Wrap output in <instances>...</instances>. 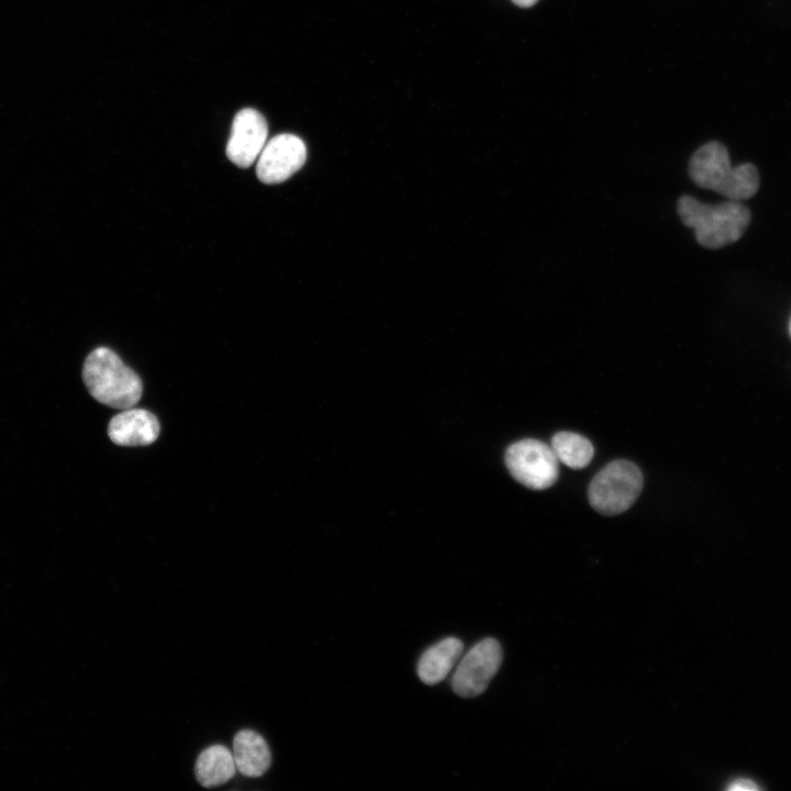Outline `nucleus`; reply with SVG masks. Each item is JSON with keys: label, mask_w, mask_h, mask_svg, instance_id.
<instances>
[{"label": "nucleus", "mask_w": 791, "mask_h": 791, "mask_svg": "<svg viewBox=\"0 0 791 791\" xmlns=\"http://www.w3.org/2000/svg\"><path fill=\"white\" fill-rule=\"evenodd\" d=\"M267 134V122L260 112L252 108L238 111L232 123L226 156L238 167H249L261 153Z\"/></svg>", "instance_id": "obj_8"}, {"label": "nucleus", "mask_w": 791, "mask_h": 791, "mask_svg": "<svg viewBox=\"0 0 791 791\" xmlns=\"http://www.w3.org/2000/svg\"><path fill=\"white\" fill-rule=\"evenodd\" d=\"M82 379L97 401L114 409L132 408L142 396L138 375L108 347H98L87 356Z\"/></svg>", "instance_id": "obj_3"}, {"label": "nucleus", "mask_w": 791, "mask_h": 791, "mask_svg": "<svg viewBox=\"0 0 791 791\" xmlns=\"http://www.w3.org/2000/svg\"><path fill=\"white\" fill-rule=\"evenodd\" d=\"M789 328H790V334H791V319H790V325H789Z\"/></svg>", "instance_id": "obj_16"}, {"label": "nucleus", "mask_w": 791, "mask_h": 791, "mask_svg": "<svg viewBox=\"0 0 791 791\" xmlns=\"http://www.w3.org/2000/svg\"><path fill=\"white\" fill-rule=\"evenodd\" d=\"M307 159L303 141L289 133L268 141L258 156L256 174L265 183H279L298 171Z\"/></svg>", "instance_id": "obj_7"}, {"label": "nucleus", "mask_w": 791, "mask_h": 791, "mask_svg": "<svg viewBox=\"0 0 791 791\" xmlns=\"http://www.w3.org/2000/svg\"><path fill=\"white\" fill-rule=\"evenodd\" d=\"M464 645L457 637H446L428 647L417 662V676L426 684L444 680L458 662Z\"/></svg>", "instance_id": "obj_11"}, {"label": "nucleus", "mask_w": 791, "mask_h": 791, "mask_svg": "<svg viewBox=\"0 0 791 791\" xmlns=\"http://www.w3.org/2000/svg\"><path fill=\"white\" fill-rule=\"evenodd\" d=\"M233 756L236 769L246 777L263 776L270 767L271 753L261 735L242 729L233 738Z\"/></svg>", "instance_id": "obj_10"}, {"label": "nucleus", "mask_w": 791, "mask_h": 791, "mask_svg": "<svg viewBox=\"0 0 791 791\" xmlns=\"http://www.w3.org/2000/svg\"><path fill=\"white\" fill-rule=\"evenodd\" d=\"M159 430V422L152 412L129 408L110 420L108 435L120 446H146L157 439Z\"/></svg>", "instance_id": "obj_9"}, {"label": "nucleus", "mask_w": 791, "mask_h": 791, "mask_svg": "<svg viewBox=\"0 0 791 791\" xmlns=\"http://www.w3.org/2000/svg\"><path fill=\"white\" fill-rule=\"evenodd\" d=\"M538 0H512V2L522 8H528L535 4Z\"/></svg>", "instance_id": "obj_15"}, {"label": "nucleus", "mask_w": 791, "mask_h": 791, "mask_svg": "<svg viewBox=\"0 0 791 791\" xmlns=\"http://www.w3.org/2000/svg\"><path fill=\"white\" fill-rule=\"evenodd\" d=\"M552 449L565 466L581 469L591 461L594 449L584 436L572 432H558L553 436Z\"/></svg>", "instance_id": "obj_13"}, {"label": "nucleus", "mask_w": 791, "mask_h": 791, "mask_svg": "<svg viewBox=\"0 0 791 791\" xmlns=\"http://www.w3.org/2000/svg\"><path fill=\"white\" fill-rule=\"evenodd\" d=\"M757 789V786L749 780H737L729 786V790L733 791H750Z\"/></svg>", "instance_id": "obj_14"}, {"label": "nucleus", "mask_w": 791, "mask_h": 791, "mask_svg": "<svg viewBox=\"0 0 791 791\" xmlns=\"http://www.w3.org/2000/svg\"><path fill=\"white\" fill-rule=\"evenodd\" d=\"M690 179L700 188L713 190L729 200H745L759 188V174L749 163L733 167L726 147L711 141L699 147L688 163Z\"/></svg>", "instance_id": "obj_1"}, {"label": "nucleus", "mask_w": 791, "mask_h": 791, "mask_svg": "<svg viewBox=\"0 0 791 791\" xmlns=\"http://www.w3.org/2000/svg\"><path fill=\"white\" fill-rule=\"evenodd\" d=\"M643 488L639 468L624 459L611 461L591 480L588 498L591 506L603 515H616L628 510Z\"/></svg>", "instance_id": "obj_4"}, {"label": "nucleus", "mask_w": 791, "mask_h": 791, "mask_svg": "<svg viewBox=\"0 0 791 791\" xmlns=\"http://www.w3.org/2000/svg\"><path fill=\"white\" fill-rule=\"evenodd\" d=\"M677 213L681 222L693 230L697 242L709 249L738 241L751 219L749 210L739 201L708 204L689 194L678 199Z\"/></svg>", "instance_id": "obj_2"}, {"label": "nucleus", "mask_w": 791, "mask_h": 791, "mask_svg": "<svg viewBox=\"0 0 791 791\" xmlns=\"http://www.w3.org/2000/svg\"><path fill=\"white\" fill-rule=\"evenodd\" d=\"M500 643L487 637L474 645L457 664L452 687L463 698L481 694L498 672L502 662Z\"/></svg>", "instance_id": "obj_6"}, {"label": "nucleus", "mask_w": 791, "mask_h": 791, "mask_svg": "<svg viewBox=\"0 0 791 791\" xmlns=\"http://www.w3.org/2000/svg\"><path fill=\"white\" fill-rule=\"evenodd\" d=\"M505 465L512 477L532 490L552 487L558 478V459L545 443L526 438L505 452Z\"/></svg>", "instance_id": "obj_5"}, {"label": "nucleus", "mask_w": 791, "mask_h": 791, "mask_svg": "<svg viewBox=\"0 0 791 791\" xmlns=\"http://www.w3.org/2000/svg\"><path fill=\"white\" fill-rule=\"evenodd\" d=\"M236 771L234 756L223 745L205 748L197 758L194 773L204 788H214L229 781Z\"/></svg>", "instance_id": "obj_12"}]
</instances>
